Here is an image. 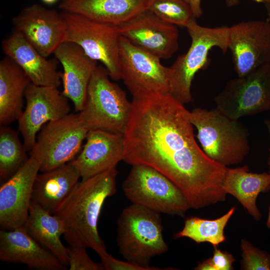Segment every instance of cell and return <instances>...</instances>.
I'll list each match as a JSON object with an SVG mask.
<instances>
[{
	"label": "cell",
	"instance_id": "cell-1",
	"mask_svg": "<svg viewBox=\"0 0 270 270\" xmlns=\"http://www.w3.org/2000/svg\"><path fill=\"white\" fill-rule=\"evenodd\" d=\"M123 160L152 167L182 191L191 208L226 200L227 166L208 157L196 141L190 112L170 94L132 96Z\"/></svg>",
	"mask_w": 270,
	"mask_h": 270
},
{
	"label": "cell",
	"instance_id": "cell-2",
	"mask_svg": "<svg viewBox=\"0 0 270 270\" xmlns=\"http://www.w3.org/2000/svg\"><path fill=\"white\" fill-rule=\"evenodd\" d=\"M118 174L114 168L79 181L54 214L63 222L70 246L91 248L98 256L106 252L98 224L104 200L116 192Z\"/></svg>",
	"mask_w": 270,
	"mask_h": 270
},
{
	"label": "cell",
	"instance_id": "cell-3",
	"mask_svg": "<svg viewBox=\"0 0 270 270\" xmlns=\"http://www.w3.org/2000/svg\"><path fill=\"white\" fill-rule=\"evenodd\" d=\"M190 120L206 154L226 166L242 162L250 151V134L238 120L228 118L217 108H196L190 112Z\"/></svg>",
	"mask_w": 270,
	"mask_h": 270
},
{
	"label": "cell",
	"instance_id": "cell-4",
	"mask_svg": "<svg viewBox=\"0 0 270 270\" xmlns=\"http://www.w3.org/2000/svg\"><path fill=\"white\" fill-rule=\"evenodd\" d=\"M117 226V245L126 260L152 268L151 260L168 250L160 213L132 204L122 210Z\"/></svg>",
	"mask_w": 270,
	"mask_h": 270
},
{
	"label": "cell",
	"instance_id": "cell-5",
	"mask_svg": "<svg viewBox=\"0 0 270 270\" xmlns=\"http://www.w3.org/2000/svg\"><path fill=\"white\" fill-rule=\"evenodd\" d=\"M110 78L106 68L97 66L88 86L84 105L78 114L88 130H102L124 134L132 104L125 92Z\"/></svg>",
	"mask_w": 270,
	"mask_h": 270
},
{
	"label": "cell",
	"instance_id": "cell-6",
	"mask_svg": "<svg viewBox=\"0 0 270 270\" xmlns=\"http://www.w3.org/2000/svg\"><path fill=\"white\" fill-rule=\"evenodd\" d=\"M196 20L186 26L191 38L189 49L169 67L170 94L183 104L192 100V80L196 72L207 66L210 51L218 47L226 53L228 49V26L205 27L198 24Z\"/></svg>",
	"mask_w": 270,
	"mask_h": 270
},
{
	"label": "cell",
	"instance_id": "cell-7",
	"mask_svg": "<svg viewBox=\"0 0 270 270\" xmlns=\"http://www.w3.org/2000/svg\"><path fill=\"white\" fill-rule=\"evenodd\" d=\"M122 188L132 204L160 214L184 216L191 208L180 190L172 180L148 166L132 165Z\"/></svg>",
	"mask_w": 270,
	"mask_h": 270
},
{
	"label": "cell",
	"instance_id": "cell-8",
	"mask_svg": "<svg viewBox=\"0 0 270 270\" xmlns=\"http://www.w3.org/2000/svg\"><path fill=\"white\" fill-rule=\"evenodd\" d=\"M88 130L78 113L69 114L45 124L38 133L30 157L40 164V171H49L73 160L80 150Z\"/></svg>",
	"mask_w": 270,
	"mask_h": 270
},
{
	"label": "cell",
	"instance_id": "cell-9",
	"mask_svg": "<svg viewBox=\"0 0 270 270\" xmlns=\"http://www.w3.org/2000/svg\"><path fill=\"white\" fill-rule=\"evenodd\" d=\"M62 14L67 24L65 42L76 44L90 58L101 62L112 80H121L118 26L75 13Z\"/></svg>",
	"mask_w": 270,
	"mask_h": 270
},
{
	"label": "cell",
	"instance_id": "cell-10",
	"mask_svg": "<svg viewBox=\"0 0 270 270\" xmlns=\"http://www.w3.org/2000/svg\"><path fill=\"white\" fill-rule=\"evenodd\" d=\"M214 101L216 108L234 120L270 110V62L228 80Z\"/></svg>",
	"mask_w": 270,
	"mask_h": 270
},
{
	"label": "cell",
	"instance_id": "cell-11",
	"mask_svg": "<svg viewBox=\"0 0 270 270\" xmlns=\"http://www.w3.org/2000/svg\"><path fill=\"white\" fill-rule=\"evenodd\" d=\"M119 54L121 79L132 96L170 94L169 67L162 65L160 59L121 36Z\"/></svg>",
	"mask_w": 270,
	"mask_h": 270
},
{
	"label": "cell",
	"instance_id": "cell-12",
	"mask_svg": "<svg viewBox=\"0 0 270 270\" xmlns=\"http://www.w3.org/2000/svg\"><path fill=\"white\" fill-rule=\"evenodd\" d=\"M58 88L30 83L26 90V106L18 121V132L28 152L32 149L45 124L70 114L68 98Z\"/></svg>",
	"mask_w": 270,
	"mask_h": 270
},
{
	"label": "cell",
	"instance_id": "cell-13",
	"mask_svg": "<svg viewBox=\"0 0 270 270\" xmlns=\"http://www.w3.org/2000/svg\"><path fill=\"white\" fill-rule=\"evenodd\" d=\"M228 49L238 76L270 62V21L242 22L229 27Z\"/></svg>",
	"mask_w": 270,
	"mask_h": 270
},
{
	"label": "cell",
	"instance_id": "cell-14",
	"mask_svg": "<svg viewBox=\"0 0 270 270\" xmlns=\"http://www.w3.org/2000/svg\"><path fill=\"white\" fill-rule=\"evenodd\" d=\"M12 22L14 30L45 57L65 42L66 22L62 12L54 9L34 4L22 9Z\"/></svg>",
	"mask_w": 270,
	"mask_h": 270
},
{
	"label": "cell",
	"instance_id": "cell-15",
	"mask_svg": "<svg viewBox=\"0 0 270 270\" xmlns=\"http://www.w3.org/2000/svg\"><path fill=\"white\" fill-rule=\"evenodd\" d=\"M118 28L121 36L160 60L170 58L178 48L177 26L147 9Z\"/></svg>",
	"mask_w": 270,
	"mask_h": 270
},
{
	"label": "cell",
	"instance_id": "cell-16",
	"mask_svg": "<svg viewBox=\"0 0 270 270\" xmlns=\"http://www.w3.org/2000/svg\"><path fill=\"white\" fill-rule=\"evenodd\" d=\"M40 164L30 157L0 188V226L12 230L24 225L32 202L33 186Z\"/></svg>",
	"mask_w": 270,
	"mask_h": 270
},
{
	"label": "cell",
	"instance_id": "cell-17",
	"mask_svg": "<svg viewBox=\"0 0 270 270\" xmlns=\"http://www.w3.org/2000/svg\"><path fill=\"white\" fill-rule=\"evenodd\" d=\"M86 140L80 153L72 161L78 168L82 180L116 168L123 160L124 134L91 130Z\"/></svg>",
	"mask_w": 270,
	"mask_h": 270
},
{
	"label": "cell",
	"instance_id": "cell-18",
	"mask_svg": "<svg viewBox=\"0 0 270 270\" xmlns=\"http://www.w3.org/2000/svg\"><path fill=\"white\" fill-rule=\"evenodd\" d=\"M54 54L63 68L62 93L72 100L75 111L79 112L84 105L97 62L88 57L78 45L70 42L60 44Z\"/></svg>",
	"mask_w": 270,
	"mask_h": 270
},
{
	"label": "cell",
	"instance_id": "cell-19",
	"mask_svg": "<svg viewBox=\"0 0 270 270\" xmlns=\"http://www.w3.org/2000/svg\"><path fill=\"white\" fill-rule=\"evenodd\" d=\"M0 260L20 262L38 270H64L66 266L28 232L24 226L0 231Z\"/></svg>",
	"mask_w": 270,
	"mask_h": 270
},
{
	"label": "cell",
	"instance_id": "cell-20",
	"mask_svg": "<svg viewBox=\"0 0 270 270\" xmlns=\"http://www.w3.org/2000/svg\"><path fill=\"white\" fill-rule=\"evenodd\" d=\"M2 50L26 73L32 84L58 88L62 73L57 70L56 58L47 59L42 55L18 30L2 42Z\"/></svg>",
	"mask_w": 270,
	"mask_h": 270
},
{
	"label": "cell",
	"instance_id": "cell-21",
	"mask_svg": "<svg viewBox=\"0 0 270 270\" xmlns=\"http://www.w3.org/2000/svg\"><path fill=\"white\" fill-rule=\"evenodd\" d=\"M80 178V172L72 161L38 174L33 186L32 202L54 214L72 192Z\"/></svg>",
	"mask_w": 270,
	"mask_h": 270
},
{
	"label": "cell",
	"instance_id": "cell-22",
	"mask_svg": "<svg viewBox=\"0 0 270 270\" xmlns=\"http://www.w3.org/2000/svg\"><path fill=\"white\" fill-rule=\"evenodd\" d=\"M63 11L118 26L146 9V0H62Z\"/></svg>",
	"mask_w": 270,
	"mask_h": 270
},
{
	"label": "cell",
	"instance_id": "cell-23",
	"mask_svg": "<svg viewBox=\"0 0 270 270\" xmlns=\"http://www.w3.org/2000/svg\"><path fill=\"white\" fill-rule=\"evenodd\" d=\"M32 83L24 70L8 56L0 62V124L18 120L23 110L26 90Z\"/></svg>",
	"mask_w": 270,
	"mask_h": 270
},
{
	"label": "cell",
	"instance_id": "cell-24",
	"mask_svg": "<svg viewBox=\"0 0 270 270\" xmlns=\"http://www.w3.org/2000/svg\"><path fill=\"white\" fill-rule=\"evenodd\" d=\"M222 188L226 194L235 197L255 220L261 219L256 200L260 193L270 189V174L250 172L248 166L228 168Z\"/></svg>",
	"mask_w": 270,
	"mask_h": 270
},
{
	"label": "cell",
	"instance_id": "cell-25",
	"mask_svg": "<svg viewBox=\"0 0 270 270\" xmlns=\"http://www.w3.org/2000/svg\"><path fill=\"white\" fill-rule=\"evenodd\" d=\"M24 226L34 240L64 264L68 266V248L63 244L60 239L61 236L65 232V226L60 218L32 202Z\"/></svg>",
	"mask_w": 270,
	"mask_h": 270
},
{
	"label": "cell",
	"instance_id": "cell-26",
	"mask_svg": "<svg viewBox=\"0 0 270 270\" xmlns=\"http://www.w3.org/2000/svg\"><path fill=\"white\" fill-rule=\"evenodd\" d=\"M235 206L222 216L214 220L190 216L186 218L183 228L176 233L175 238L186 237L197 244L208 242L218 246L226 240L224 228L236 210Z\"/></svg>",
	"mask_w": 270,
	"mask_h": 270
},
{
	"label": "cell",
	"instance_id": "cell-27",
	"mask_svg": "<svg viewBox=\"0 0 270 270\" xmlns=\"http://www.w3.org/2000/svg\"><path fill=\"white\" fill-rule=\"evenodd\" d=\"M18 132L8 126L0 128V179L7 180L28 160V152Z\"/></svg>",
	"mask_w": 270,
	"mask_h": 270
},
{
	"label": "cell",
	"instance_id": "cell-28",
	"mask_svg": "<svg viewBox=\"0 0 270 270\" xmlns=\"http://www.w3.org/2000/svg\"><path fill=\"white\" fill-rule=\"evenodd\" d=\"M146 9L162 20L177 26L186 28L190 22L196 18L184 0H146Z\"/></svg>",
	"mask_w": 270,
	"mask_h": 270
},
{
	"label": "cell",
	"instance_id": "cell-29",
	"mask_svg": "<svg viewBox=\"0 0 270 270\" xmlns=\"http://www.w3.org/2000/svg\"><path fill=\"white\" fill-rule=\"evenodd\" d=\"M242 252V270H270V254L255 247L248 240L240 242Z\"/></svg>",
	"mask_w": 270,
	"mask_h": 270
},
{
	"label": "cell",
	"instance_id": "cell-30",
	"mask_svg": "<svg viewBox=\"0 0 270 270\" xmlns=\"http://www.w3.org/2000/svg\"><path fill=\"white\" fill-rule=\"evenodd\" d=\"M86 248L81 246L68 248L69 270H104L101 263H97L90 258Z\"/></svg>",
	"mask_w": 270,
	"mask_h": 270
},
{
	"label": "cell",
	"instance_id": "cell-31",
	"mask_svg": "<svg viewBox=\"0 0 270 270\" xmlns=\"http://www.w3.org/2000/svg\"><path fill=\"white\" fill-rule=\"evenodd\" d=\"M104 270H164L163 268L154 266L152 268L144 267L126 260H118L107 252L99 256Z\"/></svg>",
	"mask_w": 270,
	"mask_h": 270
},
{
	"label": "cell",
	"instance_id": "cell-32",
	"mask_svg": "<svg viewBox=\"0 0 270 270\" xmlns=\"http://www.w3.org/2000/svg\"><path fill=\"white\" fill-rule=\"evenodd\" d=\"M213 256L209 258L214 270H232V264L236 260L234 257L227 252L222 251L214 246Z\"/></svg>",
	"mask_w": 270,
	"mask_h": 270
},
{
	"label": "cell",
	"instance_id": "cell-33",
	"mask_svg": "<svg viewBox=\"0 0 270 270\" xmlns=\"http://www.w3.org/2000/svg\"><path fill=\"white\" fill-rule=\"evenodd\" d=\"M190 6L194 18L196 19L202 14L201 0H184Z\"/></svg>",
	"mask_w": 270,
	"mask_h": 270
},
{
	"label": "cell",
	"instance_id": "cell-34",
	"mask_svg": "<svg viewBox=\"0 0 270 270\" xmlns=\"http://www.w3.org/2000/svg\"><path fill=\"white\" fill-rule=\"evenodd\" d=\"M195 270H214L211 264L209 258L198 263L196 267L194 268Z\"/></svg>",
	"mask_w": 270,
	"mask_h": 270
},
{
	"label": "cell",
	"instance_id": "cell-35",
	"mask_svg": "<svg viewBox=\"0 0 270 270\" xmlns=\"http://www.w3.org/2000/svg\"><path fill=\"white\" fill-rule=\"evenodd\" d=\"M240 0H226V2L228 6H233L238 4ZM257 2L268 3L270 0H252Z\"/></svg>",
	"mask_w": 270,
	"mask_h": 270
},
{
	"label": "cell",
	"instance_id": "cell-36",
	"mask_svg": "<svg viewBox=\"0 0 270 270\" xmlns=\"http://www.w3.org/2000/svg\"><path fill=\"white\" fill-rule=\"evenodd\" d=\"M264 124L270 136V120H265ZM268 173L270 174V148H269V156L268 158Z\"/></svg>",
	"mask_w": 270,
	"mask_h": 270
},
{
	"label": "cell",
	"instance_id": "cell-37",
	"mask_svg": "<svg viewBox=\"0 0 270 270\" xmlns=\"http://www.w3.org/2000/svg\"><path fill=\"white\" fill-rule=\"evenodd\" d=\"M43 2L47 4H52L56 3L58 0H41Z\"/></svg>",
	"mask_w": 270,
	"mask_h": 270
},
{
	"label": "cell",
	"instance_id": "cell-38",
	"mask_svg": "<svg viewBox=\"0 0 270 270\" xmlns=\"http://www.w3.org/2000/svg\"><path fill=\"white\" fill-rule=\"evenodd\" d=\"M266 224L268 228L270 229V204L269 206V210Z\"/></svg>",
	"mask_w": 270,
	"mask_h": 270
}]
</instances>
